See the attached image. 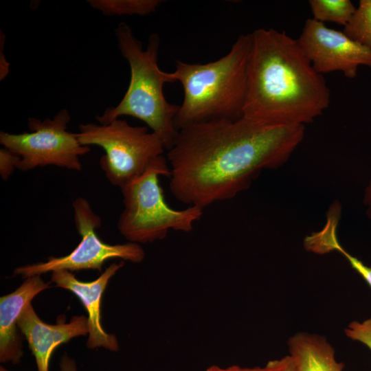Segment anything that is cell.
<instances>
[{
    "label": "cell",
    "instance_id": "277c9868",
    "mask_svg": "<svg viewBox=\"0 0 371 371\" xmlns=\"http://www.w3.org/2000/svg\"><path fill=\"white\" fill-rule=\"evenodd\" d=\"M115 36L130 67V82L120 102L106 108L95 120L98 124H107L124 115L139 119L159 137L168 150L179 133L175 121L179 105L169 103L164 94V85L175 80L172 72H165L159 67L160 38L157 34H151L144 49L142 42L124 22L118 24Z\"/></svg>",
    "mask_w": 371,
    "mask_h": 371
},
{
    "label": "cell",
    "instance_id": "8fae6325",
    "mask_svg": "<svg viewBox=\"0 0 371 371\" xmlns=\"http://www.w3.org/2000/svg\"><path fill=\"white\" fill-rule=\"evenodd\" d=\"M18 328L27 339L37 371H49V359L56 348L89 331L88 317L84 315L74 316L67 324L51 325L39 318L31 304L23 311Z\"/></svg>",
    "mask_w": 371,
    "mask_h": 371
},
{
    "label": "cell",
    "instance_id": "7402d4cb",
    "mask_svg": "<svg viewBox=\"0 0 371 371\" xmlns=\"http://www.w3.org/2000/svg\"><path fill=\"white\" fill-rule=\"evenodd\" d=\"M60 368V371H78L76 361L67 355L61 357Z\"/></svg>",
    "mask_w": 371,
    "mask_h": 371
},
{
    "label": "cell",
    "instance_id": "2e32d148",
    "mask_svg": "<svg viewBox=\"0 0 371 371\" xmlns=\"http://www.w3.org/2000/svg\"><path fill=\"white\" fill-rule=\"evenodd\" d=\"M343 32L357 43L371 49V0H360Z\"/></svg>",
    "mask_w": 371,
    "mask_h": 371
},
{
    "label": "cell",
    "instance_id": "d6986e66",
    "mask_svg": "<svg viewBox=\"0 0 371 371\" xmlns=\"http://www.w3.org/2000/svg\"><path fill=\"white\" fill-rule=\"evenodd\" d=\"M20 157L9 149L3 147L0 149V175L3 181H7L17 169Z\"/></svg>",
    "mask_w": 371,
    "mask_h": 371
},
{
    "label": "cell",
    "instance_id": "9c48e42d",
    "mask_svg": "<svg viewBox=\"0 0 371 371\" xmlns=\"http://www.w3.org/2000/svg\"><path fill=\"white\" fill-rule=\"evenodd\" d=\"M297 40L313 68L322 75L341 71L352 79L360 66L371 68V49L313 18L306 21Z\"/></svg>",
    "mask_w": 371,
    "mask_h": 371
},
{
    "label": "cell",
    "instance_id": "ac0fdd59",
    "mask_svg": "<svg viewBox=\"0 0 371 371\" xmlns=\"http://www.w3.org/2000/svg\"><path fill=\"white\" fill-rule=\"evenodd\" d=\"M347 337L364 344L371 350V317L362 322L354 321L345 329Z\"/></svg>",
    "mask_w": 371,
    "mask_h": 371
},
{
    "label": "cell",
    "instance_id": "7a4b0ae2",
    "mask_svg": "<svg viewBox=\"0 0 371 371\" xmlns=\"http://www.w3.org/2000/svg\"><path fill=\"white\" fill-rule=\"evenodd\" d=\"M251 34L243 117L269 125L313 122L330 103L324 76L285 32L260 28Z\"/></svg>",
    "mask_w": 371,
    "mask_h": 371
},
{
    "label": "cell",
    "instance_id": "603a6c76",
    "mask_svg": "<svg viewBox=\"0 0 371 371\" xmlns=\"http://www.w3.org/2000/svg\"><path fill=\"white\" fill-rule=\"evenodd\" d=\"M363 201L366 208V214L371 221V177L365 190Z\"/></svg>",
    "mask_w": 371,
    "mask_h": 371
},
{
    "label": "cell",
    "instance_id": "30bf717a",
    "mask_svg": "<svg viewBox=\"0 0 371 371\" xmlns=\"http://www.w3.org/2000/svg\"><path fill=\"white\" fill-rule=\"evenodd\" d=\"M124 265L123 261L111 264L97 279L88 282L78 280L67 270L52 272V281L57 286L75 294L87 310L89 330L87 346L89 348L102 347L114 352L119 350L115 335L107 333L102 326L100 305L102 294L109 280Z\"/></svg>",
    "mask_w": 371,
    "mask_h": 371
},
{
    "label": "cell",
    "instance_id": "5b68a950",
    "mask_svg": "<svg viewBox=\"0 0 371 371\" xmlns=\"http://www.w3.org/2000/svg\"><path fill=\"white\" fill-rule=\"evenodd\" d=\"M170 168L163 155L155 158L146 171L121 189L124 210L117 226L131 243H146L164 239L170 229L190 232L203 215L202 208L189 206L175 210L167 203L159 177L170 178Z\"/></svg>",
    "mask_w": 371,
    "mask_h": 371
},
{
    "label": "cell",
    "instance_id": "e0dca14e",
    "mask_svg": "<svg viewBox=\"0 0 371 371\" xmlns=\"http://www.w3.org/2000/svg\"><path fill=\"white\" fill-rule=\"evenodd\" d=\"M327 252L337 251L341 254L348 261L351 267L365 280L371 287V267L363 264L357 258L346 251L339 243L337 236H332L325 245Z\"/></svg>",
    "mask_w": 371,
    "mask_h": 371
},
{
    "label": "cell",
    "instance_id": "8992f818",
    "mask_svg": "<svg viewBox=\"0 0 371 371\" xmlns=\"http://www.w3.org/2000/svg\"><path fill=\"white\" fill-rule=\"evenodd\" d=\"M75 134L81 144L104 150L99 161L101 169L111 184L120 188L142 175L166 150L148 127L133 126L120 118L107 124H80Z\"/></svg>",
    "mask_w": 371,
    "mask_h": 371
},
{
    "label": "cell",
    "instance_id": "6da1fadb",
    "mask_svg": "<svg viewBox=\"0 0 371 371\" xmlns=\"http://www.w3.org/2000/svg\"><path fill=\"white\" fill-rule=\"evenodd\" d=\"M304 136V126L269 125L244 117L181 128L166 157L170 191L183 203L202 209L232 199L263 170L282 166Z\"/></svg>",
    "mask_w": 371,
    "mask_h": 371
},
{
    "label": "cell",
    "instance_id": "ffe728a7",
    "mask_svg": "<svg viewBox=\"0 0 371 371\" xmlns=\"http://www.w3.org/2000/svg\"><path fill=\"white\" fill-rule=\"evenodd\" d=\"M268 371H296L293 357L287 355L279 360L270 361L266 365Z\"/></svg>",
    "mask_w": 371,
    "mask_h": 371
},
{
    "label": "cell",
    "instance_id": "3957f363",
    "mask_svg": "<svg viewBox=\"0 0 371 371\" xmlns=\"http://www.w3.org/2000/svg\"><path fill=\"white\" fill-rule=\"evenodd\" d=\"M251 34L238 36L229 52L207 63H175L172 72L183 87V99L175 117L184 126L243 117Z\"/></svg>",
    "mask_w": 371,
    "mask_h": 371
},
{
    "label": "cell",
    "instance_id": "4fadbf2b",
    "mask_svg": "<svg viewBox=\"0 0 371 371\" xmlns=\"http://www.w3.org/2000/svg\"><path fill=\"white\" fill-rule=\"evenodd\" d=\"M288 344L296 371H342L344 367L335 360L334 349L323 337L300 333Z\"/></svg>",
    "mask_w": 371,
    "mask_h": 371
},
{
    "label": "cell",
    "instance_id": "9a60e30c",
    "mask_svg": "<svg viewBox=\"0 0 371 371\" xmlns=\"http://www.w3.org/2000/svg\"><path fill=\"white\" fill-rule=\"evenodd\" d=\"M313 19L332 22L345 27L353 16L356 7L350 0H310Z\"/></svg>",
    "mask_w": 371,
    "mask_h": 371
},
{
    "label": "cell",
    "instance_id": "ba28073f",
    "mask_svg": "<svg viewBox=\"0 0 371 371\" xmlns=\"http://www.w3.org/2000/svg\"><path fill=\"white\" fill-rule=\"evenodd\" d=\"M76 229L81 236L78 246L68 255L49 257L46 262H37L16 267L14 275L27 278L58 270L69 271L93 269L102 271L104 263L112 258L139 263L145 252L139 244L126 243L109 245L98 236L95 230L102 225V219L93 210L89 201L78 197L72 203Z\"/></svg>",
    "mask_w": 371,
    "mask_h": 371
},
{
    "label": "cell",
    "instance_id": "5bb4252c",
    "mask_svg": "<svg viewBox=\"0 0 371 371\" xmlns=\"http://www.w3.org/2000/svg\"><path fill=\"white\" fill-rule=\"evenodd\" d=\"M93 9L106 16L140 15L155 12L159 0H87Z\"/></svg>",
    "mask_w": 371,
    "mask_h": 371
},
{
    "label": "cell",
    "instance_id": "44dd1931",
    "mask_svg": "<svg viewBox=\"0 0 371 371\" xmlns=\"http://www.w3.org/2000/svg\"><path fill=\"white\" fill-rule=\"evenodd\" d=\"M205 371H268V368L267 366L264 368L256 367L252 368H241L237 366H233L227 368H222L217 366H212Z\"/></svg>",
    "mask_w": 371,
    "mask_h": 371
},
{
    "label": "cell",
    "instance_id": "cb8c5ba5",
    "mask_svg": "<svg viewBox=\"0 0 371 371\" xmlns=\"http://www.w3.org/2000/svg\"><path fill=\"white\" fill-rule=\"evenodd\" d=\"M0 371H10L8 370H7L5 368H4L3 366H1L0 367Z\"/></svg>",
    "mask_w": 371,
    "mask_h": 371
},
{
    "label": "cell",
    "instance_id": "7c38bea8",
    "mask_svg": "<svg viewBox=\"0 0 371 371\" xmlns=\"http://www.w3.org/2000/svg\"><path fill=\"white\" fill-rule=\"evenodd\" d=\"M40 275L27 278L12 293L0 297V362L20 363L22 344L18 322L26 306L40 292L48 288Z\"/></svg>",
    "mask_w": 371,
    "mask_h": 371
},
{
    "label": "cell",
    "instance_id": "52a82bcc",
    "mask_svg": "<svg viewBox=\"0 0 371 371\" xmlns=\"http://www.w3.org/2000/svg\"><path fill=\"white\" fill-rule=\"evenodd\" d=\"M69 111H59L52 119H27L30 132L12 134L1 131L0 144L20 157L17 169L28 171L39 166H56L80 171V157L91 150L67 131Z\"/></svg>",
    "mask_w": 371,
    "mask_h": 371
}]
</instances>
